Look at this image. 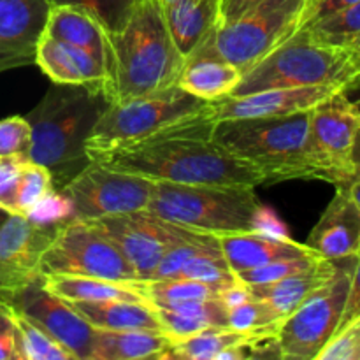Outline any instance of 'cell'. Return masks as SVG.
<instances>
[{
    "label": "cell",
    "mask_w": 360,
    "mask_h": 360,
    "mask_svg": "<svg viewBox=\"0 0 360 360\" xmlns=\"http://www.w3.org/2000/svg\"><path fill=\"white\" fill-rule=\"evenodd\" d=\"M217 120L211 105L202 115L153 134L139 143L86 151L91 162L179 185L243 186L266 185L267 178L213 139Z\"/></svg>",
    "instance_id": "obj_1"
},
{
    "label": "cell",
    "mask_w": 360,
    "mask_h": 360,
    "mask_svg": "<svg viewBox=\"0 0 360 360\" xmlns=\"http://www.w3.org/2000/svg\"><path fill=\"white\" fill-rule=\"evenodd\" d=\"M109 104L102 91L53 83L41 102L25 115L32 129L28 160L51 172L56 192L90 164L84 143Z\"/></svg>",
    "instance_id": "obj_2"
},
{
    "label": "cell",
    "mask_w": 360,
    "mask_h": 360,
    "mask_svg": "<svg viewBox=\"0 0 360 360\" xmlns=\"http://www.w3.org/2000/svg\"><path fill=\"white\" fill-rule=\"evenodd\" d=\"M108 98L127 101L178 84L185 56L171 37L160 0H141L125 27L109 34Z\"/></svg>",
    "instance_id": "obj_3"
},
{
    "label": "cell",
    "mask_w": 360,
    "mask_h": 360,
    "mask_svg": "<svg viewBox=\"0 0 360 360\" xmlns=\"http://www.w3.org/2000/svg\"><path fill=\"white\" fill-rule=\"evenodd\" d=\"M309 111L274 118L224 120L214 125L213 139L259 169L267 183L322 181L309 150Z\"/></svg>",
    "instance_id": "obj_4"
},
{
    "label": "cell",
    "mask_w": 360,
    "mask_h": 360,
    "mask_svg": "<svg viewBox=\"0 0 360 360\" xmlns=\"http://www.w3.org/2000/svg\"><path fill=\"white\" fill-rule=\"evenodd\" d=\"M253 190L155 181L148 211L179 227L213 236L257 232L264 204Z\"/></svg>",
    "instance_id": "obj_5"
},
{
    "label": "cell",
    "mask_w": 360,
    "mask_h": 360,
    "mask_svg": "<svg viewBox=\"0 0 360 360\" xmlns=\"http://www.w3.org/2000/svg\"><path fill=\"white\" fill-rule=\"evenodd\" d=\"M352 79V49L322 44L311 37L308 28L299 27L287 41L243 72L232 95L311 84L347 88Z\"/></svg>",
    "instance_id": "obj_6"
},
{
    "label": "cell",
    "mask_w": 360,
    "mask_h": 360,
    "mask_svg": "<svg viewBox=\"0 0 360 360\" xmlns=\"http://www.w3.org/2000/svg\"><path fill=\"white\" fill-rule=\"evenodd\" d=\"M210 102L197 98L178 84L155 94L111 102L84 143L86 151L109 150L139 143L172 125L202 115Z\"/></svg>",
    "instance_id": "obj_7"
},
{
    "label": "cell",
    "mask_w": 360,
    "mask_h": 360,
    "mask_svg": "<svg viewBox=\"0 0 360 360\" xmlns=\"http://www.w3.org/2000/svg\"><path fill=\"white\" fill-rule=\"evenodd\" d=\"M39 273L42 276L101 278V280L132 283L137 273L122 250L102 234L94 224L65 218L55 238L42 253Z\"/></svg>",
    "instance_id": "obj_8"
},
{
    "label": "cell",
    "mask_w": 360,
    "mask_h": 360,
    "mask_svg": "<svg viewBox=\"0 0 360 360\" xmlns=\"http://www.w3.org/2000/svg\"><path fill=\"white\" fill-rule=\"evenodd\" d=\"M357 257L340 259L336 274L308 295L287 319L276 334L280 359L316 360L322 348L336 334L350 290Z\"/></svg>",
    "instance_id": "obj_9"
},
{
    "label": "cell",
    "mask_w": 360,
    "mask_h": 360,
    "mask_svg": "<svg viewBox=\"0 0 360 360\" xmlns=\"http://www.w3.org/2000/svg\"><path fill=\"white\" fill-rule=\"evenodd\" d=\"M308 0H264L236 21L217 25L214 48L241 72L255 65L301 27Z\"/></svg>",
    "instance_id": "obj_10"
},
{
    "label": "cell",
    "mask_w": 360,
    "mask_h": 360,
    "mask_svg": "<svg viewBox=\"0 0 360 360\" xmlns=\"http://www.w3.org/2000/svg\"><path fill=\"white\" fill-rule=\"evenodd\" d=\"M153 188V179L116 171L90 160L58 193L69 202L70 218L91 221L112 214L148 210Z\"/></svg>",
    "instance_id": "obj_11"
},
{
    "label": "cell",
    "mask_w": 360,
    "mask_h": 360,
    "mask_svg": "<svg viewBox=\"0 0 360 360\" xmlns=\"http://www.w3.org/2000/svg\"><path fill=\"white\" fill-rule=\"evenodd\" d=\"M360 132V105L341 90L309 111V150L322 174L334 186L354 176V150Z\"/></svg>",
    "instance_id": "obj_12"
},
{
    "label": "cell",
    "mask_w": 360,
    "mask_h": 360,
    "mask_svg": "<svg viewBox=\"0 0 360 360\" xmlns=\"http://www.w3.org/2000/svg\"><path fill=\"white\" fill-rule=\"evenodd\" d=\"M90 224L122 250L136 269L137 280H148L162 257L195 232L162 220L148 210L97 218Z\"/></svg>",
    "instance_id": "obj_13"
},
{
    "label": "cell",
    "mask_w": 360,
    "mask_h": 360,
    "mask_svg": "<svg viewBox=\"0 0 360 360\" xmlns=\"http://www.w3.org/2000/svg\"><path fill=\"white\" fill-rule=\"evenodd\" d=\"M60 221H37L23 214H9L0 227V299L30 281L42 276L39 273L42 253L58 231Z\"/></svg>",
    "instance_id": "obj_14"
},
{
    "label": "cell",
    "mask_w": 360,
    "mask_h": 360,
    "mask_svg": "<svg viewBox=\"0 0 360 360\" xmlns=\"http://www.w3.org/2000/svg\"><path fill=\"white\" fill-rule=\"evenodd\" d=\"M7 304L30 319L65 347L76 360H90L95 327L77 315L65 299L48 290L44 276L30 281L6 299Z\"/></svg>",
    "instance_id": "obj_15"
},
{
    "label": "cell",
    "mask_w": 360,
    "mask_h": 360,
    "mask_svg": "<svg viewBox=\"0 0 360 360\" xmlns=\"http://www.w3.org/2000/svg\"><path fill=\"white\" fill-rule=\"evenodd\" d=\"M345 90L341 84H311V86L269 88L248 95H229L210 102L217 122L224 120H250L288 116L309 111L336 91Z\"/></svg>",
    "instance_id": "obj_16"
},
{
    "label": "cell",
    "mask_w": 360,
    "mask_h": 360,
    "mask_svg": "<svg viewBox=\"0 0 360 360\" xmlns=\"http://www.w3.org/2000/svg\"><path fill=\"white\" fill-rule=\"evenodd\" d=\"M51 0H0V74L35 63Z\"/></svg>",
    "instance_id": "obj_17"
},
{
    "label": "cell",
    "mask_w": 360,
    "mask_h": 360,
    "mask_svg": "<svg viewBox=\"0 0 360 360\" xmlns=\"http://www.w3.org/2000/svg\"><path fill=\"white\" fill-rule=\"evenodd\" d=\"M323 259H347L360 253V207L345 185L336 193L306 241Z\"/></svg>",
    "instance_id": "obj_18"
},
{
    "label": "cell",
    "mask_w": 360,
    "mask_h": 360,
    "mask_svg": "<svg viewBox=\"0 0 360 360\" xmlns=\"http://www.w3.org/2000/svg\"><path fill=\"white\" fill-rule=\"evenodd\" d=\"M35 65L56 84H77L108 97L109 74L104 63L77 46L42 34L35 53Z\"/></svg>",
    "instance_id": "obj_19"
},
{
    "label": "cell",
    "mask_w": 360,
    "mask_h": 360,
    "mask_svg": "<svg viewBox=\"0 0 360 360\" xmlns=\"http://www.w3.org/2000/svg\"><path fill=\"white\" fill-rule=\"evenodd\" d=\"M241 76L243 72L239 67L218 55L213 30L185 58L178 86L193 97L213 102L232 95L241 81Z\"/></svg>",
    "instance_id": "obj_20"
},
{
    "label": "cell",
    "mask_w": 360,
    "mask_h": 360,
    "mask_svg": "<svg viewBox=\"0 0 360 360\" xmlns=\"http://www.w3.org/2000/svg\"><path fill=\"white\" fill-rule=\"evenodd\" d=\"M221 253L227 260L232 273L255 269L266 264L295 257L319 255L306 243H297L294 239L276 238V236L260 234V232H239V234L218 236Z\"/></svg>",
    "instance_id": "obj_21"
},
{
    "label": "cell",
    "mask_w": 360,
    "mask_h": 360,
    "mask_svg": "<svg viewBox=\"0 0 360 360\" xmlns=\"http://www.w3.org/2000/svg\"><path fill=\"white\" fill-rule=\"evenodd\" d=\"M44 34L77 46L95 58L101 60L111 76V42L101 21L79 6L70 4H51ZM109 90V88H108Z\"/></svg>",
    "instance_id": "obj_22"
},
{
    "label": "cell",
    "mask_w": 360,
    "mask_h": 360,
    "mask_svg": "<svg viewBox=\"0 0 360 360\" xmlns=\"http://www.w3.org/2000/svg\"><path fill=\"white\" fill-rule=\"evenodd\" d=\"M340 259H320L308 269L290 274L283 280L264 285H246L253 297L267 302L281 319H287L311 292L326 285L336 274Z\"/></svg>",
    "instance_id": "obj_23"
},
{
    "label": "cell",
    "mask_w": 360,
    "mask_h": 360,
    "mask_svg": "<svg viewBox=\"0 0 360 360\" xmlns=\"http://www.w3.org/2000/svg\"><path fill=\"white\" fill-rule=\"evenodd\" d=\"M91 327L104 330H158L164 333L150 302L67 301Z\"/></svg>",
    "instance_id": "obj_24"
},
{
    "label": "cell",
    "mask_w": 360,
    "mask_h": 360,
    "mask_svg": "<svg viewBox=\"0 0 360 360\" xmlns=\"http://www.w3.org/2000/svg\"><path fill=\"white\" fill-rule=\"evenodd\" d=\"M162 11L176 48L186 58L218 25L220 0H179Z\"/></svg>",
    "instance_id": "obj_25"
},
{
    "label": "cell",
    "mask_w": 360,
    "mask_h": 360,
    "mask_svg": "<svg viewBox=\"0 0 360 360\" xmlns=\"http://www.w3.org/2000/svg\"><path fill=\"white\" fill-rule=\"evenodd\" d=\"M172 340L158 330L95 329L90 360L164 359Z\"/></svg>",
    "instance_id": "obj_26"
},
{
    "label": "cell",
    "mask_w": 360,
    "mask_h": 360,
    "mask_svg": "<svg viewBox=\"0 0 360 360\" xmlns=\"http://www.w3.org/2000/svg\"><path fill=\"white\" fill-rule=\"evenodd\" d=\"M278 330H255L241 333L231 327H207L183 341L172 343L171 350L164 359H186V360H217L225 350L241 345H259L274 340Z\"/></svg>",
    "instance_id": "obj_27"
},
{
    "label": "cell",
    "mask_w": 360,
    "mask_h": 360,
    "mask_svg": "<svg viewBox=\"0 0 360 360\" xmlns=\"http://www.w3.org/2000/svg\"><path fill=\"white\" fill-rule=\"evenodd\" d=\"M44 285L48 290L65 301H144L129 283H118L101 278L51 274L44 276Z\"/></svg>",
    "instance_id": "obj_28"
},
{
    "label": "cell",
    "mask_w": 360,
    "mask_h": 360,
    "mask_svg": "<svg viewBox=\"0 0 360 360\" xmlns=\"http://www.w3.org/2000/svg\"><path fill=\"white\" fill-rule=\"evenodd\" d=\"M141 297L151 306H165L174 302L199 301V299L220 297V287L185 278H164V280H136L129 283Z\"/></svg>",
    "instance_id": "obj_29"
},
{
    "label": "cell",
    "mask_w": 360,
    "mask_h": 360,
    "mask_svg": "<svg viewBox=\"0 0 360 360\" xmlns=\"http://www.w3.org/2000/svg\"><path fill=\"white\" fill-rule=\"evenodd\" d=\"M315 41L334 48L354 49L360 44V2L306 25Z\"/></svg>",
    "instance_id": "obj_30"
},
{
    "label": "cell",
    "mask_w": 360,
    "mask_h": 360,
    "mask_svg": "<svg viewBox=\"0 0 360 360\" xmlns=\"http://www.w3.org/2000/svg\"><path fill=\"white\" fill-rule=\"evenodd\" d=\"M14 322H16L18 336H20L23 360H76L55 338L49 336L42 327H39L16 309H14Z\"/></svg>",
    "instance_id": "obj_31"
},
{
    "label": "cell",
    "mask_w": 360,
    "mask_h": 360,
    "mask_svg": "<svg viewBox=\"0 0 360 360\" xmlns=\"http://www.w3.org/2000/svg\"><path fill=\"white\" fill-rule=\"evenodd\" d=\"M56 193L53 176L44 165L27 160L21 171L20 188L16 197V214L30 217L44 200Z\"/></svg>",
    "instance_id": "obj_32"
},
{
    "label": "cell",
    "mask_w": 360,
    "mask_h": 360,
    "mask_svg": "<svg viewBox=\"0 0 360 360\" xmlns=\"http://www.w3.org/2000/svg\"><path fill=\"white\" fill-rule=\"evenodd\" d=\"M176 278L202 281V283H210L220 288L231 287V285L238 283L239 281L238 276H236V274L232 273L231 267H229L221 250L220 252L199 253V255L192 257V259L186 260L185 266L179 269Z\"/></svg>",
    "instance_id": "obj_33"
},
{
    "label": "cell",
    "mask_w": 360,
    "mask_h": 360,
    "mask_svg": "<svg viewBox=\"0 0 360 360\" xmlns=\"http://www.w3.org/2000/svg\"><path fill=\"white\" fill-rule=\"evenodd\" d=\"M281 319L267 302L257 297L246 299L241 304L229 308V327L241 333H255V330H280Z\"/></svg>",
    "instance_id": "obj_34"
},
{
    "label": "cell",
    "mask_w": 360,
    "mask_h": 360,
    "mask_svg": "<svg viewBox=\"0 0 360 360\" xmlns=\"http://www.w3.org/2000/svg\"><path fill=\"white\" fill-rule=\"evenodd\" d=\"M139 2L141 0H51V4H70L90 11L101 21L108 35L116 34L125 27Z\"/></svg>",
    "instance_id": "obj_35"
},
{
    "label": "cell",
    "mask_w": 360,
    "mask_h": 360,
    "mask_svg": "<svg viewBox=\"0 0 360 360\" xmlns=\"http://www.w3.org/2000/svg\"><path fill=\"white\" fill-rule=\"evenodd\" d=\"M323 257L320 255H306V257H295V259H283L276 260V262L266 264V266L255 267V269L243 271L238 273V280L245 285H264L273 283V281L283 280V278L290 276V274L299 273V271L308 269L315 262H319Z\"/></svg>",
    "instance_id": "obj_36"
},
{
    "label": "cell",
    "mask_w": 360,
    "mask_h": 360,
    "mask_svg": "<svg viewBox=\"0 0 360 360\" xmlns=\"http://www.w3.org/2000/svg\"><path fill=\"white\" fill-rule=\"evenodd\" d=\"M32 129L25 116L0 120V158L27 157L30 151Z\"/></svg>",
    "instance_id": "obj_37"
},
{
    "label": "cell",
    "mask_w": 360,
    "mask_h": 360,
    "mask_svg": "<svg viewBox=\"0 0 360 360\" xmlns=\"http://www.w3.org/2000/svg\"><path fill=\"white\" fill-rule=\"evenodd\" d=\"M27 157L0 158V210L16 214V197Z\"/></svg>",
    "instance_id": "obj_38"
},
{
    "label": "cell",
    "mask_w": 360,
    "mask_h": 360,
    "mask_svg": "<svg viewBox=\"0 0 360 360\" xmlns=\"http://www.w3.org/2000/svg\"><path fill=\"white\" fill-rule=\"evenodd\" d=\"M316 360H360V320L334 334Z\"/></svg>",
    "instance_id": "obj_39"
},
{
    "label": "cell",
    "mask_w": 360,
    "mask_h": 360,
    "mask_svg": "<svg viewBox=\"0 0 360 360\" xmlns=\"http://www.w3.org/2000/svg\"><path fill=\"white\" fill-rule=\"evenodd\" d=\"M153 308L155 311H157L158 320H160L162 329H164V333L171 338L172 343L186 340V338L193 336V334L200 333V330L210 327L204 322H200V320L183 315V313L174 311V309L160 308V306H153Z\"/></svg>",
    "instance_id": "obj_40"
},
{
    "label": "cell",
    "mask_w": 360,
    "mask_h": 360,
    "mask_svg": "<svg viewBox=\"0 0 360 360\" xmlns=\"http://www.w3.org/2000/svg\"><path fill=\"white\" fill-rule=\"evenodd\" d=\"M0 360H23L13 306L0 299Z\"/></svg>",
    "instance_id": "obj_41"
},
{
    "label": "cell",
    "mask_w": 360,
    "mask_h": 360,
    "mask_svg": "<svg viewBox=\"0 0 360 360\" xmlns=\"http://www.w3.org/2000/svg\"><path fill=\"white\" fill-rule=\"evenodd\" d=\"M357 320H360V253L357 255V259H355L350 290H348V297L347 302H345L343 315H341L340 323H338L336 334L341 333L343 329H347L348 326H352V323L357 322Z\"/></svg>",
    "instance_id": "obj_42"
},
{
    "label": "cell",
    "mask_w": 360,
    "mask_h": 360,
    "mask_svg": "<svg viewBox=\"0 0 360 360\" xmlns=\"http://www.w3.org/2000/svg\"><path fill=\"white\" fill-rule=\"evenodd\" d=\"M357 2H360V0H308L304 11H302L301 27L315 23L316 20H322V18L329 16V14L347 9V7L354 6Z\"/></svg>",
    "instance_id": "obj_43"
},
{
    "label": "cell",
    "mask_w": 360,
    "mask_h": 360,
    "mask_svg": "<svg viewBox=\"0 0 360 360\" xmlns=\"http://www.w3.org/2000/svg\"><path fill=\"white\" fill-rule=\"evenodd\" d=\"M264 0H220V16L218 25H227L241 18L255 6H259Z\"/></svg>",
    "instance_id": "obj_44"
},
{
    "label": "cell",
    "mask_w": 360,
    "mask_h": 360,
    "mask_svg": "<svg viewBox=\"0 0 360 360\" xmlns=\"http://www.w3.org/2000/svg\"><path fill=\"white\" fill-rule=\"evenodd\" d=\"M352 179L360 181V132H359L357 143H355V150H354V176H352Z\"/></svg>",
    "instance_id": "obj_45"
},
{
    "label": "cell",
    "mask_w": 360,
    "mask_h": 360,
    "mask_svg": "<svg viewBox=\"0 0 360 360\" xmlns=\"http://www.w3.org/2000/svg\"><path fill=\"white\" fill-rule=\"evenodd\" d=\"M352 70H354V79H352V83H354L357 77H360V44L352 49Z\"/></svg>",
    "instance_id": "obj_46"
},
{
    "label": "cell",
    "mask_w": 360,
    "mask_h": 360,
    "mask_svg": "<svg viewBox=\"0 0 360 360\" xmlns=\"http://www.w3.org/2000/svg\"><path fill=\"white\" fill-rule=\"evenodd\" d=\"M341 185L347 186L348 192H350V195L354 197V200L359 204V207H360V181H355V179H350V181L341 183Z\"/></svg>",
    "instance_id": "obj_47"
},
{
    "label": "cell",
    "mask_w": 360,
    "mask_h": 360,
    "mask_svg": "<svg viewBox=\"0 0 360 360\" xmlns=\"http://www.w3.org/2000/svg\"><path fill=\"white\" fill-rule=\"evenodd\" d=\"M347 95L350 98H354V101H357V102H360V77H357V79L354 81V83H350L347 86Z\"/></svg>",
    "instance_id": "obj_48"
},
{
    "label": "cell",
    "mask_w": 360,
    "mask_h": 360,
    "mask_svg": "<svg viewBox=\"0 0 360 360\" xmlns=\"http://www.w3.org/2000/svg\"><path fill=\"white\" fill-rule=\"evenodd\" d=\"M7 217H9V213H7V211H4V210H0V227H2L4 221L7 220Z\"/></svg>",
    "instance_id": "obj_49"
},
{
    "label": "cell",
    "mask_w": 360,
    "mask_h": 360,
    "mask_svg": "<svg viewBox=\"0 0 360 360\" xmlns=\"http://www.w3.org/2000/svg\"><path fill=\"white\" fill-rule=\"evenodd\" d=\"M176 2H179V0H160L162 6H172V4H176Z\"/></svg>",
    "instance_id": "obj_50"
},
{
    "label": "cell",
    "mask_w": 360,
    "mask_h": 360,
    "mask_svg": "<svg viewBox=\"0 0 360 360\" xmlns=\"http://www.w3.org/2000/svg\"><path fill=\"white\" fill-rule=\"evenodd\" d=\"M359 105H360V102H359Z\"/></svg>",
    "instance_id": "obj_51"
}]
</instances>
